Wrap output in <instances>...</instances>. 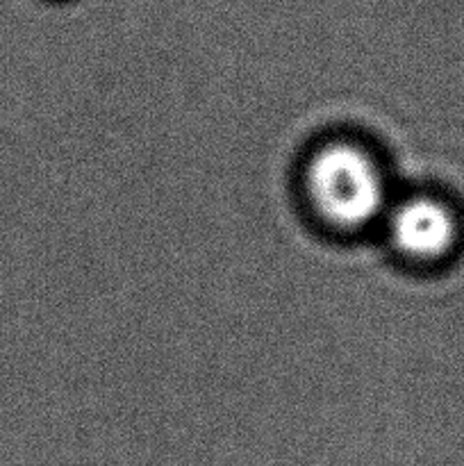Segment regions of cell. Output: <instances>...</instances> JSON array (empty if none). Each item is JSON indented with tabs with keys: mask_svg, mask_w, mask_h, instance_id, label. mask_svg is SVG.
Instances as JSON below:
<instances>
[{
	"mask_svg": "<svg viewBox=\"0 0 464 466\" xmlns=\"http://www.w3.org/2000/svg\"><path fill=\"white\" fill-rule=\"evenodd\" d=\"M303 194L314 214L339 232L382 223L391 205L385 168L353 139L323 141L309 153L303 164Z\"/></svg>",
	"mask_w": 464,
	"mask_h": 466,
	"instance_id": "6da1fadb",
	"label": "cell"
},
{
	"mask_svg": "<svg viewBox=\"0 0 464 466\" xmlns=\"http://www.w3.org/2000/svg\"><path fill=\"white\" fill-rule=\"evenodd\" d=\"M389 244L414 264H435L453 250L458 241V218L453 209L432 196H408L389 205L382 217Z\"/></svg>",
	"mask_w": 464,
	"mask_h": 466,
	"instance_id": "7a4b0ae2",
	"label": "cell"
}]
</instances>
